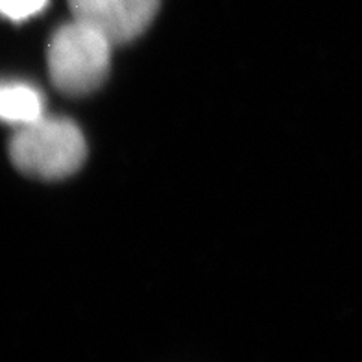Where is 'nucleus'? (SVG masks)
Segmentation results:
<instances>
[{
    "instance_id": "obj_1",
    "label": "nucleus",
    "mask_w": 362,
    "mask_h": 362,
    "mask_svg": "<svg viewBox=\"0 0 362 362\" xmlns=\"http://www.w3.org/2000/svg\"><path fill=\"white\" fill-rule=\"evenodd\" d=\"M87 156L83 134L67 119L41 117L17 128L10 141V158L23 174L62 180L78 170Z\"/></svg>"
},
{
    "instance_id": "obj_2",
    "label": "nucleus",
    "mask_w": 362,
    "mask_h": 362,
    "mask_svg": "<svg viewBox=\"0 0 362 362\" xmlns=\"http://www.w3.org/2000/svg\"><path fill=\"white\" fill-rule=\"evenodd\" d=\"M111 39L100 30L74 19L48 43V72L57 89L71 96L93 93L110 72Z\"/></svg>"
},
{
    "instance_id": "obj_3",
    "label": "nucleus",
    "mask_w": 362,
    "mask_h": 362,
    "mask_svg": "<svg viewBox=\"0 0 362 362\" xmlns=\"http://www.w3.org/2000/svg\"><path fill=\"white\" fill-rule=\"evenodd\" d=\"M72 17L95 26L113 45L139 37L158 13L159 0H69Z\"/></svg>"
},
{
    "instance_id": "obj_4",
    "label": "nucleus",
    "mask_w": 362,
    "mask_h": 362,
    "mask_svg": "<svg viewBox=\"0 0 362 362\" xmlns=\"http://www.w3.org/2000/svg\"><path fill=\"white\" fill-rule=\"evenodd\" d=\"M45 104L39 90L26 83H4L0 93V115L17 128L35 122L43 115Z\"/></svg>"
},
{
    "instance_id": "obj_5",
    "label": "nucleus",
    "mask_w": 362,
    "mask_h": 362,
    "mask_svg": "<svg viewBox=\"0 0 362 362\" xmlns=\"http://www.w3.org/2000/svg\"><path fill=\"white\" fill-rule=\"evenodd\" d=\"M48 0H0V10L11 21H24L39 13Z\"/></svg>"
}]
</instances>
